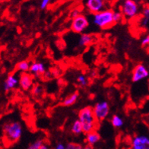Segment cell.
<instances>
[{
	"instance_id": "cell-4",
	"label": "cell",
	"mask_w": 149,
	"mask_h": 149,
	"mask_svg": "<svg viewBox=\"0 0 149 149\" xmlns=\"http://www.w3.org/2000/svg\"><path fill=\"white\" fill-rule=\"evenodd\" d=\"M94 114L97 121H102L108 116L110 113V106L106 101H101L98 103L93 108Z\"/></svg>"
},
{
	"instance_id": "cell-23",
	"label": "cell",
	"mask_w": 149,
	"mask_h": 149,
	"mask_svg": "<svg viewBox=\"0 0 149 149\" xmlns=\"http://www.w3.org/2000/svg\"><path fill=\"white\" fill-rule=\"evenodd\" d=\"M123 14L121 12H116L113 13V21H114V23H117L122 20L123 18Z\"/></svg>"
},
{
	"instance_id": "cell-18",
	"label": "cell",
	"mask_w": 149,
	"mask_h": 149,
	"mask_svg": "<svg viewBox=\"0 0 149 149\" xmlns=\"http://www.w3.org/2000/svg\"><path fill=\"white\" fill-rule=\"evenodd\" d=\"M111 123H112V125L116 128L121 127L123 125V120L122 119L121 117L119 116L118 115H114L112 117Z\"/></svg>"
},
{
	"instance_id": "cell-29",
	"label": "cell",
	"mask_w": 149,
	"mask_h": 149,
	"mask_svg": "<svg viewBox=\"0 0 149 149\" xmlns=\"http://www.w3.org/2000/svg\"><path fill=\"white\" fill-rule=\"evenodd\" d=\"M148 22H149L148 20L144 18L142 20V25L143 27H146V26L148 25Z\"/></svg>"
},
{
	"instance_id": "cell-17",
	"label": "cell",
	"mask_w": 149,
	"mask_h": 149,
	"mask_svg": "<svg viewBox=\"0 0 149 149\" xmlns=\"http://www.w3.org/2000/svg\"><path fill=\"white\" fill-rule=\"evenodd\" d=\"M17 69L22 72H27L28 71H30V66L28 61H21L17 64Z\"/></svg>"
},
{
	"instance_id": "cell-9",
	"label": "cell",
	"mask_w": 149,
	"mask_h": 149,
	"mask_svg": "<svg viewBox=\"0 0 149 149\" xmlns=\"http://www.w3.org/2000/svg\"><path fill=\"white\" fill-rule=\"evenodd\" d=\"M87 9L93 14H97L104 11L105 6L104 2L103 0H88L86 3Z\"/></svg>"
},
{
	"instance_id": "cell-32",
	"label": "cell",
	"mask_w": 149,
	"mask_h": 149,
	"mask_svg": "<svg viewBox=\"0 0 149 149\" xmlns=\"http://www.w3.org/2000/svg\"><path fill=\"white\" fill-rule=\"evenodd\" d=\"M82 149H93V148H92V146H91V145H87V146H85V147L83 148Z\"/></svg>"
},
{
	"instance_id": "cell-22",
	"label": "cell",
	"mask_w": 149,
	"mask_h": 149,
	"mask_svg": "<svg viewBox=\"0 0 149 149\" xmlns=\"http://www.w3.org/2000/svg\"><path fill=\"white\" fill-rule=\"evenodd\" d=\"M77 81L79 82L81 86H86L87 84V79L85 78V76H84L83 74H80L78 78H77Z\"/></svg>"
},
{
	"instance_id": "cell-2",
	"label": "cell",
	"mask_w": 149,
	"mask_h": 149,
	"mask_svg": "<svg viewBox=\"0 0 149 149\" xmlns=\"http://www.w3.org/2000/svg\"><path fill=\"white\" fill-rule=\"evenodd\" d=\"M5 138L10 143L17 142L22 134V126L18 122H10L3 125Z\"/></svg>"
},
{
	"instance_id": "cell-20",
	"label": "cell",
	"mask_w": 149,
	"mask_h": 149,
	"mask_svg": "<svg viewBox=\"0 0 149 149\" xmlns=\"http://www.w3.org/2000/svg\"><path fill=\"white\" fill-rule=\"evenodd\" d=\"M43 144V143L42 139H37V140L34 142L32 144H30L29 145V147L28 148V149H40Z\"/></svg>"
},
{
	"instance_id": "cell-8",
	"label": "cell",
	"mask_w": 149,
	"mask_h": 149,
	"mask_svg": "<svg viewBox=\"0 0 149 149\" xmlns=\"http://www.w3.org/2000/svg\"><path fill=\"white\" fill-rule=\"evenodd\" d=\"M132 149H149V137L137 135L132 138Z\"/></svg>"
},
{
	"instance_id": "cell-1",
	"label": "cell",
	"mask_w": 149,
	"mask_h": 149,
	"mask_svg": "<svg viewBox=\"0 0 149 149\" xmlns=\"http://www.w3.org/2000/svg\"><path fill=\"white\" fill-rule=\"evenodd\" d=\"M79 119L82 124L84 133L87 135L94 131L98 121L94 116L93 108L91 106H86L79 111Z\"/></svg>"
},
{
	"instance_id": "cell-10",
	"label": "cell",
	"mask_w": 149,
	"mask_h": 149,
	"mask_svg": "<svg viewBox=\"0 0 149 149\" xmlns=\"http://www.w3.org/2000/svg\"><path fill=\"white\" fill-rule=\"evenodd\" d=\"M20 86L24 91H28L33 85V78L30 74L27 72H22L20 75Z\"/></svg>"
},
{
	"instance_id": "cell-25",
	"label": "cell",
	"mask_w": 149,
	"mask_h": 149,
	"mask_svg": "<svg viewBox=\"0 0 149 149\" xmlns=\"http://www.w3.org/2000/svg\"><path fill=\"white\" fill-rule=\"evenodd\" d=\"M80 15H81V14H80V11L77 9L72 10V12L70 13V16H71V18H72V19L73 18H74L78 17V16Z\"/></svg>"
},
{
	"instance_id": "cell-26",
	"label": "cell",
	"mask_w": 149,
	"mask_h": 149,
	"mask_svg": "<svg viewBox=\"0 0 149 149\" xmlns=\"http://www.w3.org/2000/svg\"><path fill=\"white\" fill-rule=\"evenodd\" d=\"M49 4V0H43L42 2H41L40 7H41V9H44L48 6V5Z\"/></svg>"
},
{
	"instance_id": "cell-31",
	"label": "cell",
	"mask_w": 149,
	"mask_h": 149,
	"mask_svg": "<svg viewBox=\"0 0 149 149\" xmlns=\"http://www.w3.org/2000/svg\"><path fill=\"white\" fill-rule=\"evenodd\" d=\"M40 149H51V148H50L48 145H46V144H43L42 146H41Z\"/></svg>"
},
{
	"instance_id": "cell-24",
	"label": "cell",
	"mask_w": 149,
	"mask_h": 149,
	"mask_svg": "<svg viewBox=\"0 0 149 149\" xmlns=\"http://www.w3.org/2000/svg\"><path fill=\"white\" fill-rule=\"evenodd\" d=\"M143 16L145 18L148 19L149 21V6H146L144 8L142 12Z\"/></svg>"
},
{
	"instance_id": "cell-7",
	"label": "cell",
	"mask_w": 149,
	"mask_h": 149,
	"mask_svg": "<svg viewBox=\"0 0 149 149\" xmlns=\"http://www.w3.org/2000/svg\"><path fill=\"white\" fill-rule=\"evenodd\" d=\"M149 72L146 67L142 64H138L133 69L132 81L134 82H138V81L147 78Z\"/></svg>"
},
{
	"instance_id": "cell-11",
	"label": "cell",
	"mask_w": 149,
	"mask_h": 149,
	"mask_svg": "<svg viewBox=\"0 0 149 149\" xmlns=\"http://www.w3.org/2000/svg\"><path fill=\"white\" fill-rule=\"evenodd\" d=\"M46 68L45 66L41 62H34V63L30 65V72L31 74H34L35 75L38 74H44L46 72Z\"/></svg>"
},
{
	"instance_id": "cell-30",
	"label": "cell",
	"mask_w": 149,
	"mask_h": 149,
	"mask_svg": "<svg viewBox=\"0 0 149 149\" xmlns=\"http://www.w3.org/2000/svg\"><path fill=\"white\" fill-rule=\"evenodd\" d=\"M55 149H66V145H64L62 143H59V144L56 146Z\"/></svg>"
},
{
	"instance_id": "cell-15",
	"label": "cell",
	"mask_w": 149,
	"mask_h": 149,
	"mask_svg": "<svg viewBox=\"0 0 149 149\" xmlns=\"http://www.w3.org/2000/svg\"><path fill=\"white\" fill-rule=\"evenodd\" d=\"M71 131L72 133L75 135H80L81 133L83 132V127H82V124L80 122L79 119L78 120H75V121L73 123V124L72 125V127H71Z\"/></svg>"
},
{
	"instance_id": "cell-6",
	"label": "cell",
	"mask_w": 149,
	"mask_h": 149,
	"mask_svg": "<svg viewBox=\"0 0 149 149\" xmlns=\"http://www.w3.org/2000/svg\"><path fill=\"white\" fill-rule=\"evenodd\" d=\"M138 11V4L133 0H126L122 6V14L129 18L135 17Z\"/></svg>"
},
{
	"instance_id": "cell-16",
	"label": "cell",
	"mask_w": 149,
	"mask_h": 149,
	"mask_svg": "<svg viewBox=\"0 0 149 149\" xmlns=\"http://www.w3.org/2000/svg\"><path fill=\"white\" fill-rule=\"evenodd\" d=\"M93 41V37L91 35V34H81V36L80 37L79 41V44L80 46H87L89 43H91V41Z\"/></svg>"
},
{
	"instance_id": "cell-12",
	"label": "cell",
	"mask_w": 149,
	"mask_h": 149,
	"mask_svg": "<svg viewBox=\"0 0 149 149\" xmlns=\"http://www.w3.org/2000/svg\"><path fill=\"white\" fill-rule=\"evenodd\" d=\"M18 83V80L13 74H10L8 76L6 80L4 82V90L5 91H9L11 89H12Z\"/></svg>"
},
{
	"instance_id": "cell-13",
	"label": "cell",
	"mask_w": 149,
	"mask_h": 149,
	"mask_svg": "<svg viewBox=\"0 0 149 149\" xmlns=\"http://www.w3.org/2000/svg\"><path fill=\"white\" fill-rule=\"evenodd\" d=\"M100 135L98 134L97 132H95V131H93V132L87 133L86 135V141H87L88 145H91V146L97 144L100 141Z\"/></svg>"
},
{
	"instance_id": "cell-14",
	"label": "cell",
	"mask_w": 149,
	"mask_h": 149,
	"mask_svg": "<svg viewBox=\"0 0 149 149\" xmlns=\"http://www.w3.org/2000/svg\"><path fill=\"white\" fill-rule=\"evenodd\" d=\"M79 96V92H74V93H72V94H70V95H68L66 98H65V100H64L63 102H62V104L65 106H68L74 104V103L76 102V100H78Z\"/></svg>"
},
{
	"instance_id": "cell-3",
	"label": "cell",
	"mask_w": 149,
	"mask_h": 149,
	"mask_svg": "<svg viewBox=\"0 0 149 149\" xmlns=\"http://www.w3.org/2000/svg\"><path fill=\"white\" fill-rule=\"evenodd\" d=\"M113 13L112 10L107 9L94 15V23L100 28H106L114 24Z\"/></svg>"
},
{
	"instance_id": "cell-21",
	"label": "cell",
	"mask_w": 149,
	"mask_h": 149,
	"mask_svg": "<svg viewBox=\"0 0 149 149\" xmlns=\"http://www.w3.org/2000/svg\"><path fill=\"white\" fill-rule=\"evenodd\" d=\"M82 146L79 144H76V143H68V145H66V149H82Z\"/></svg>"
},
{
	"instance_id": "cell-19",
	"label": "cell",
	"mask_w": 149,
	"mask_h": 149,
	"mask_svg": "<svg viewBox=\"0 0 149 149\" xmlns=\"http://www.w3.org/2000/svg\"><path fill=\"white\" fill-rule=\"evenodd\" d=\"M43 91V88L40 85H34V87H32L31 93L34 97H39V96L42 94Z\"/></svg>"
},
{
	"instance_id": "cell-28",
	"label": "cell",
	"mask_w": 149,
	"mask_h": 149,
	"mask_svg": "<svg viewBox=\"0 0 149 149\" xmlns=\"http://www.w3.org/2000/svg\"><path fill=\"white\" fill-rule=\"evenodd\" d=\"M52 74V77H58L59 74H60V72H59V70L57 68H53L52 70H50Z\"/></svg>"
},
{
	"instance_id": "cell-5",
	"label": "cell",
	"mask_w": 149,
	"mask_h": 149,
	"mask_svg": "<svg viewBox=\"0 0 149 149\" xmlns=\"http://www.w3.org/2000/svg\"><path fill=\"white\" fill-rule=\"evenodd\" d=\"M89 22L85 15H80L73 18L71 24V29L74 33L80 34L88 27Z\"/></svg>"
},
{
	"instance_id": "cell-27",
	"label": "cell",
	"mask_w": 149,
	"mask_h": 149,
	"mask_svg": "<svg viewBox=\"0 0 149 149\" xmlns=\"http://www.w3.org/2000/svg\"><path fill=\"white\" fill-rule=\"evenodd\" d=\"M149 44V35H147V36H145L144 38L142 39V46H146V45H148Z\"/></svg>"
}]
</instances>
